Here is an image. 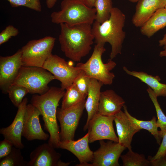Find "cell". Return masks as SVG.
Wrapping results in <instances>:
<instances>
[{"mask_svg": "<svg viewBox=\"0 0 166 166\" xmlns=\"http://www.w3.org/2000/svg\"><path fill=\"white\" fill-rule=\"evenodd\" d=\"M60 25L58 39L61 50L67 58L73 61H80L89 53L93 43L91 25L71 26L65 23Z\"/></svg>", "mask_w": 166, "mask_h": 166, "instance_id": "6da1fadb", "label": "cell"}, {"mask_svg": "<svg viewBox=\"0 0 166 166\" xmlns=\"http://www.w3.org/2000/svg\"><path fill=\"white\" fill-rule=\"evenodd\" d=\"M126 20L124 14L118 8L113 7L109 18L102 23L95 21L92 31L96 44L111 46L110 59L113 60L121 53L126 34L123 29Z\"/></svg>", "mask_w": 166, "mask_h": 166, "instance_id": "7a4b0ae2", "label": "cell"}, {"mask_svg": "<svg viewBox=\"0 0 166 166\" xmlns=\"http://www.w3.org/2000/svg\"><path fill=\"white\" fill-rule=\"evenodd\" d=\"M65 90L61 87H52L43 94L33 95L30 101L31 103L41 113L45 128L49 134L48 143L55 148H58L60 141L57 121V107L65 94Z\"/></svg>", "mask_w": 166, "mask_h": 166, "instance_id": "3957f363", "label": "cell"}, {"mask_svg": "<svg viewBox=\"0 0 166 166\" xmlns=\"http://www.w3.org/2000/svg\"><path fill=\"white\" fill-rule=\"evenodd\" d=\"M96 13L95 8L87 6L84 0H63L61 10L52 12L50 18L51 22L55 24L92 25L95 20Z\"/></svg>", "mask_w": 166, "mask_h": 166, "instance_id": "277c9868", "label": "cell"}, {"mask_svg": "<svg viewBox=\"0 0 166 166\" xmlns=\"http://www.w3.org/2000/svg\"><path fill=\"white\" fill-rule=\"evenodd\" d=\"M105 51L104 45L96 44L91 56L87 61L78 63L76 66L91 78L97 79L103 85H111L115 77L111 71L115 67L116 64L110 59L106 63H103L102 56Z\"/></svg>", "mask_w": 166, "mask_h": 166, "instance_id": "5b68a950", "label": "cell"}, {"mask_svg": "<svg viewBox=\"0 0 166 166\" xmlns=\"http://www.w3.org/2000/svg\"><path fill=\"white\" fill-rule=\"evenodd\" d=\"M54 79V76L42 67L22 66L13 84L25 87L30 93L42 95L49 90V83Z\"/></svg>", "mask_w": 166, "mask_h": 166, "instance_id": "8992f818", "label": "cell"}, {"mask_svg": "<svg viewBox=\"0 0 166 166\" xmlns=\"http://www.w3.org/2000/svg\"><path fill=\"white\" fill-rule=\"evenodd\" d=\"M56 38L46 36L29 41L21 49L23 66L42 67L51 55Z\"/></svg>", "mask_w": 166, "mask_h": 166, "instance_id": "52a82bcc", "label": "cell"}, {"mask_svg": "<svg viewBox=\"0 0 166 166\" xmlns=\"http://www.w3.org/2000/svg\"><path fill=\"white\" fill-rule=\"evenodd\" d=\"M42 68L51 73L55 79L61 83V88L64 90L69 88L81 71L77 66L55 54H52L45 61Z\"/></svg>", "mask_w": 166, "mask_h": 166, "instance_id": "ba28073f", "label": "cell"}, {"mask_svg": "<svg viewBox=\"0 0 166 166\" xmlns=\"http://www.w3.org/2000/svg\"><path fill=\"white\" fill-rule=\"evenodd\" d=\"M85 99L69 108L57 111V119L61 127L60 141L73 140L75 132L85 108Z\"/></svg>", "mask_w": 166, "mask_h": 166, "instance_id": "9c48e42d", "label": "cell"}, {"mask_svg": "<svg viewBox=\"0 0 166 166\" xmlns=\"http://www.w3.org/2000/svg\"><path fill=\"white\" fill-rule=\"evenodd\" d=\"M114 116L102 115L98 112L89 123L88 129L89 143L107 140L118 142L113 126Z\"/></svg>", "mask_w": 166, "mask_h": 166, "instance_id": "30bf717a", "label": "cell"}, {"mask_svg": "<svg viewBox=\"0 0 166 166\" xmlns=\"http://www.w3.org/2000/svg\"><path fill=\"white\" fill-rule=\"evenodd\" d=\"M100 147L93 152L92 163L87 166H119V159L126 148L118 142L109 140L107 142L99 140Z\"/></svg>", "mask_w": 166, "mask_h": 166, "instance_id": "8fae6325", "label": "cell"}, {"mask_svg": "<svg viewBox=\"0 0 166 166\" xmlns=\"http://www.w3.org/2000/svg\"><path fill=\"white\" fill-rule=\"evenodd\" d=\"M23 65L21 49L11 56L0 57V87L4 93H7Z\"/></svg>", "mask_w": 166, "mask_h": 166, "instance_id": "7c38bea8", "label": "cell"}, {"mask_svg": "<svg viewBox=\"0 0 166 166\" xmlns=\"http://www.w3.org/2000/svg\"><path fill=\"white\" fill-rule=\"evenodd\" d=\"M39 110L31 104L27 105L24 117V127L22 136L29 141L35 140H46L49 134L43 130L41 125Z\"/></svg>", "mask_w": 166, "mask_h": 166, "instance_id": "4fadbf2b", "label": "cell"}, {"mask_svg": "<svg viewBox=\"0 0 166 166\" xmlns=\"http://www.w3.org/2000/svg\"><path fill=\"white\" fill-rule=\"evenodd\" d=\"M27 102V98L26 97L24 98L18 107L16 114L12 123L8 126L0 129V133L4 138L11 141L14 147L20 149L24 148L22 141V136L24 127V115Z\"/></svg>", "mask_w": 166, "mask_h": 166, "instance_id": "5bb4252c", "label": "cell"}, {"mask_svg": "<svg viewBox=\"0 0 166 166\" xmlns=\"http://www.w3.org/2000/svg\"><path fill=\"white\" fill-rule=\"evenodd\" d=\"M89 133L79 139L60 141L58 148L67 150L73 154L77 158L80 164L76 166H87L89 162H92L93 152L91 150L89 144Z\"/></svg>", "mask_w": 166, "mask_h": 166, "instance_id": "9a60e30c", "label": "cell"}, {"mask_svg": "<svg viewBox=\"0 0 166 166\" xmlns=\"http://www.w3.org/2000/svg\"><path fill=\"white\" fill-rule=\"evenodd\" d=\"M48 143L40 145L30 154L26 166H59L61 154Z\"/></svg>", "mask_w": 166, "mask_h": 166, "instance_id": "2e32d148", "label": "cell"}, {"mask_svg": "<svg viewBox=\"0 0 166 166\" xmlns=\"http://www.w3.org/2000/svg\"><path fill=\"white\" fill-rule=\"evenodd\" d=\"M118 135V143L128 149H131V143L134 135L139 129L121 110L114 116Z\"/></svg>", "mask_w": 166, "mask_h": 166, "instance_id": "e0dca14e", "label": "cell"}, {"mask_svg": "<svg viewBox=\"0 0 166 166\" xmlns=\"http://www.w3.org/2000/svg\"><path fill=\"white\" fill-rule=\"evenodd\" d=\"M132 18L136 27H140L157 10L164 8L166 0H139Z\"/></svg>", "mask_w": 166, "mask_h": 166, "instance_id": "ac0fdd59", "label": "cell"}, {"mask_svg": "<svg viewBox=\"0 0 166 166\" xmlns=\"http://www.w3.org/2000/svg\"><path fill=\"white\" fill-rule=\"evenodd\" d=\"M123 99L113 90L101 92L98 112L107 116H114L121 110L125 105Z\"/></svg>", "mask_w": 166, "mask_h": 166, "instance_id": "d6986e66", "label": "cell"}, {"mask_svg": "<svg viewBox=\"0 0 166 166\" xmlns=\"http://www.w3.org/2000/svg\"><path fill=\"white\" fill-rule=\"evenodd\" d=\"M103 84L96 79L91 78L87 96L85 103V108L87 113V118L84 130L88 129L89 123L93 116L98 112L101 89Z\"/></svg>", "mask_w": 166, "mask_h": 166, "instance_id": "ffe728a7", "label": "cell"}, {"mask_svg": "<svg viewBox=\"0 0 166 166\" xmlns=\"http://www.w3.org/2000/svg\"><path fill=\"white\" fill-rule=\"evenodd\" d=\"M123 69L128 75L138 79L146 84L157 97H166V84L160 82L161 79L159 76H153L143 71L130 70L125 66L123 67Z\"/></svg>", "mask_w": 166, "mask_h": 166, "instance_id": "44dd1931", "label": "cell"}, {"mask_svg": "<svg viewBox=\"0 0 166 166\" xmlns=\"http://www.w3.org/2000/svg\"><path fill=\"white\" fill-rule=\"evenodd\" d=\"M166 27V10L164 8L157 10L140 27V32L148 38L152 36L160 30Z\"/></svg>", "mask_w": 166, "mask_h": 166, "instance_id": "7402d4cb", "label": "cell"}, {"mask_svg": "<svg viewBox=\"0 0 166 166\" xmlns=\"http://www.w3.org/2000/svg\"><path fill=\"white\" fill-rule=\"evenodd\" d=\"M124 113L130 120L140 130L144 129L148 131L152 135L156 140L157 143L160 144L161 139L160 136V131L156 124V118L153 116L149 121H143L137 119L132 116L128 112L127 107L124 105L123 107Z\"/></svg>", "mask_w": 166, "mask_h": 166, "instance_id": "603a6c76", "label": "cell"}, {"mask_svg": "<svg viewBox=\"0 0 166 166\" xmlns=\"http://www.w3.org/2000/svg\"><path fill=\"white\" fill-rule=\"evenodd\" d=\"M62 97L61 109H65L69 108L85 99L87 95L82 93L73 83L66 90Z\"/></svg>", "mask_w": 166, "mask_h": 166, "instance_id": "cb8c5ba5", "label": "cell"}, {"mask_svg": "<svg viewBox=\"0 0 166 166\" xmlns=\"http://www.w3.org/2000/svg\"><path fill=\"white\" fill-rule=\"evenodd\" d=\"M94 8L96 11L95 21L102 23L110 17L113 8L112 0H95Z\"/></svg>", "mask_w": 166, "mask_h": 166, "instance_id": "d4e9b609", "label": "cell"}, {"mask_svg": "<svg viewBox=\"0 0 166 166\" xmlns=\"http://www.w3.org/2000/svg\"><path fill=\"white\" fill-rule=\"evenodd\" d=\"M123 166H149L150 162L144 155L133 152L131 149H128L125 154L121 155Z\"/></svg>", "mask_w": 166, "mask_h": 166, "instance_id": "484cf974", "label": "cell"}, {"mask_svg": "<svg viewBox=\"0 0 166 166\" xmlns=\"http://www.w3.org/2000/svg\"><path fill=\"white\" fill-rule=\"evenodd\" d=\"M20 148L13 147L10 153L0 159V166H26Z\"/></svg>", "mask_w": 166, "mask_h": 166, "instance_id": "4316f807", "label": "cell"}, {"mask_svg": "<svg viewBox=\"0 0 166 166\" xmlns=\"http://www.w3.org/2000/svg\"><path fill=\"white\" fill-rule=\"evenodd\" d=\"M9 97L14 106L18 107L22 103L24 96L29 91L25 87L12 84L8 88L7 90Z\"/></svg>", "mask_w": 166, "mask_h": 166, "instance_id": "83f0119b", "label": "cell"}, {"mask_svg": "<svg viewBox=\"0 0 166 166\" xmlns=\"http://www.w3.org/2000/svg\"><path fill=\"white\" fill-rule=\"evenodd\" d=\"M147 91L155 109L157 118L156 121L157 126L160 129V132H162L166 130V116L160 107L157 100L158 97L155 93L148 87Z\"/></svg>", "mask_w": 166, "mask_h": 166, "instance_id": "f1b7e54d", "label": "cell"}, {"mask_svg": "<svg viewBox=\"0 0 166 166\" xmlns=\"http://www.w3.org/2000/svg\"><path fill=\"white\" fill-rule=\"evenodd\" d=\"M91 78L81 70L73 84L82 93L87 96Z\"/></svg>", "mask_w": 166, "mask_h": 166, "instance_id": "f546056e", "label": "cell"}, {"mask_svg": "<svg viewBox=\"0 0 166 166\" xmlns=\"http://www.w3.org/2000/svg\"><path fill=\"white\" fill-rule=\"evenodd\" d=\"M13 7L25 6L38 12L42 11L40 0H6Z\"/></svg>", "mask_w": 166, "mask_h": 166, "instance_id": "4dcf8cb0", "label": "cell"}, {"mask_svg": "<svg viewBox=\"0 0 166 166\" xmlns=\"http://www.w3.org/2000/svg\"><path fill=\"white\" fill-rule=\"evenodd\" d=\"M19 33L18 30L14 26H8L0 33V45L7 42L12 37L17 36Z\"/></svg>", "mask_w": 166, "mask_h": 166, "instance_id": "1f68e13d", "label": "cell"}, {"mask_svg": "<svg viewBox=\"0 0 166 166\" xmlns=\"http://www.w3.org/2000/svg\"><path fill=\"white\" fill-rule=\"evenodd\" d=\"M160 136L162 139V142L155 155L152 157L149 156V160H153L160 158L164 156L166 152V130L162 132H160Z\"/></svg>", "mask_w": 166, "mask_h": 166, "instance_id": "d6a6232c", "label": "cell"}, {"mask_svg": "<svg viewBox=\"0 0 166 166\" xmlns=\"http://www.w3.org/2000/svg\"><path fill=\"white\" fill-rule=\"evenodd\" d=\"M14 146L10 140L4 138L0 142V159L9 154L11 151Z\"/></svg>", "mask_w": 166, "mask_h": 166, "instance_id": "836d02e7", "label": "cell"}, {"mask_svg": "<svg viewBox=\"0 0 166 166\" xmlns=\"http://www.w3.org/2000/svg\"><path fill=\"white\" fill-rule=\"evenodd\" d=\"M151 166H166V157L165 156L161 157L157 159L149 160Z\"/></svg>", "mask_w": 166, "mask_h": 166, "instance_id": "e575fe53", "label": "cell"}, {"mask_svg": "<svg viewBox=\"0 0 166 166\" xmlns=\"http://www.w3.org/2000/svg\"><path fill=\"white\" fill-rule=\"evenodd\" d=\"M159 45L160 46L163 47L164 49H166V32L162 38L159 41Z\"/></svg>", "mask_w": 166, "mask_h": 166, "instance_id": "d590c367", "label": "cell"}, {"mask_svg": "<svg viewBox=\"0 0 166 166\" xmlns=\"http://www.w3.org/2000/svg\"><path fill=\"white\" fill-rule=\"evenodd\" d=\"M58 0H46V4L47 7L49 9L53 8Z\"/></svg>", "mask_w": 166, "mask_h": 166, "instance_id": "8d00e7d4", "label": "cell"}, {"mask_svg": "<svg viewBox=\"0 0 166 166\" xmlns=\"http://www.w3.org/2000/svg\"><path fill=\"white\" fill-rule=\"evenodd\" d=\"M85 3L90 8L94 7L95 0H84Z\"/></svg>", "mask_w": 166, "mask_h": 166, "instance_id": "74e56055", "label": "cell"}, {"mask_svg": "<svg viewBox=\"0 0 166 166\" xmlns=\"http://www.w3.org/2000/svg\"><path fill=\"white\" fill-rule=\"evenodd\" d=\"M159 56L161 57H166V49L161 51L159 53Z\"/></svg>", "mask_w": 166, "mask_h": 166, "instance_id": "f35d334b", "label": "cell"}, {"mask_svg": "<svg viewBox=\"0 0 166 166\" xmlns=\"http://www.w3.org/2000/svg\"><path fill=\"white\" fill-rule=\"evenodd\" d=\"M139 0H128V1L132 2H137Z\"/></svg>", "mask_w": 166, "mask_h": 166, "instance_id": "ab89813d", "label": "cell"}, {"mask_svg": "<svg viewBox=\"0 0 166 166\" xmlns=\"http://www.w3.org/2000/svg\"><path fill=\"white\" fill-rule=\"evenodd\" d=\"M164 156H165L166 157V152L165 153V154Z\"/></svg>", "mask_w": 166, "mask_h": 166, "instance_id": "60d3db41", "label": "cell"}, {"mask_svg": "<svg viewBox=\"0 0 166 166\" xmlns=\"http://www.w3.org/2000/svg\"><path fill=\"white\" fill-rule=\"evenodd\" d=\"M164 8L166 10V5L164 7Z\"/></svg>", "mask_w": 166, "mask_h": 166, "instance_id": "b9f144b4", "label": "cell"}]
</instances>
